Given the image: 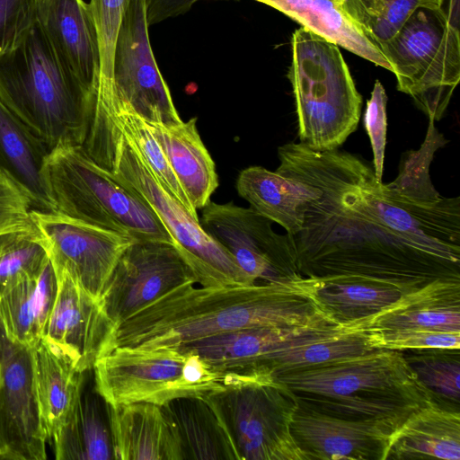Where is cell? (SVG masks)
Instances as JSON below:
<instances>
[{"label": "cell", "mask_w": 460, "mask_h": 460, "mask_svg": "<svg viewBox=\"0 0 460 460\" xmlns=\"http://www.w3.org/2000/svg\"><path fill=\"white\" fill-rule=\"evenodd\" d=\"M276 172L317 189L293 237L308 276L402 283L459 276L460 198L418 201L376 179L372 163L339 148L290 142Z\"/></svg>", "instance_id": "6da1fadb"}, {"label": "cell", "mask_w": 460, "mask_h": 460, "mask_svg": "<svg viewBox=\"0 0 460 460\" xmlns=\"http://www.w3.org/2000/svg\"><path fill=\"white\" fill-rule=\"evenodd\" d=\"M194 285L172 289L118 323L108 352L118 347L172 349L249 328L333 324L317 303L314 276L295 273L271 282L217 288Z\"/></svg>", "instance_id": "7a4b0ae2"}, {"label": "cell", "mask_w": 460, "mask_h": 460, "mask_svg": "<svg viewBox=\"0 0 460 460\" xmlns=\"http://www.w3.org/2000/svg\"><path fill=\"white\" fill-rule=\"evenodd\" d=\"M0 101L50 152L83 146L95 93L59 61L38 22L0 56Z\"/></svg>", "instance_id": "3957f363"}, {"label": "cell", "mask_w": 460, "mask_h": 460, "mask_svg": "<svg viewBox=\"0 0 460 460\" xmlns=\"http://www.w3.org/2000/svg\"><path fill=\"white\" fill-rule=\"evenodd\" d=\"M42 178L53 212L133 240L173 243L146 203L97 165L82 146L52 149L45 157Z\"/></svg>", "instance_id": "277c9868"}, {"label": "cell", "mask_w": 460, "mask_h": 460, "mask_svg": "<svg viewBox=\"0 0 460 460\" xmlns=\"http://www.w3.org/2000/svg\"><path fill=\"white\" fill-rule=\"evenodd\" d=\"M291 47L288 78L300 143L316 151L337 149L358 128L362 96L339 46L301 27Z\"/></svg>", "instance_id": "5b68a950"}, {"label": "cell", "mask_w": 460, "mask_h": 460, "mask_svg": "<svg viewBox=\"0 0 460 460\" xmlns=\"http://www.w3.org/2000/svg\"><path fill=\"white\" fill-rule=\"evenodd\" d=\"M92 159L136 192L156 214L200 287L217 288L256 283L203 229L199 219L164 190L115 124L97 146Z\"/></svg>", "instance_id": "8992f818"}, {"label": "cell", "mask_w": 460, "mask_h": 460, "mask_svg": "<svg viewBox=\"0 0 460 460\" xmlns=\"http://www.w3.org/2000/svg\"><path fill=\"white\" fill-rule=\"evenodd\" d=\"M378 49L397 90L410 95L429 119L440 120L460 80L459 30L448 12L417 9Z\"/></svg>", "instance_id": "52a82bcc"}, {"label": "cell", "mask_w": 460, "mask_h": 460, "mask_svg": "<svg viewBox=\"0 0 460 460\" xmlns=\"http://www.w3.org/2000/svg\"><path fill=\"white\" fill-rule=\"evenodd\" d=\"M92 370L96 391L111 406L164 405L181 397L203 398L225 385L197 354L171 348L118 347L98 358Z\"/></svg>", "instance_id": "ba28073f"}, {"label": "cell", "mask_w": 460, "mask_h": 460, "mask_svg": "<svg viewBox=\"0 0 460 460\" xmlns=\"http://www.w3.org/2000/svg\"><path fill=\"white\" fill-rule=\"evenodd\" d=\"M202 399L214 411L234 460H308L291 431L299 401L282 384L225 385Z\"/></svg>", "instance_id": "9c48e42d"}, {"label": "cell", "mask_w": 460, "mask_h": 460, "mask_svg": "<svg viewBox=\"0 0 460 460\" xmlns=\"http://www.w3.org/2000/svg\"><path fill=\"white\" fill-rule=\"evenodd\" d=\"M146 0H128L116 41L114 95L95 105L130 111L150 123L181 120L156 64L148 34Z\"/></svg>", "instance_id": "30bf717a"}, {"label": "cell", "mask_w": 460, "mask_h": 460, "mask_svg": "<svg viewBox=\"0 0 460 460\" xmlns=\"http://www.w3.org/2000/svg\"><path fill=\"white\" fill-rule=\"evenodd\" d=\"M201 209L203 229L254 282H271L299 273L293 237L275 232L272 222L252 208L210 200Z\"/></svg>", "instance_id": "8fae6325"}, {"label": "cell", "mask_w": 460, "mask_h": 460, "mask_svg": "<svg viewBox=\"0 0 460 460\" xmlns=\"http://www.w3.org/2000/svg\"><path fill=\"white\" fill-rule=\"evenodd\" d=\"M31 217L55 272L67 275L100 301L119 257L134 240L53 211L32 209Z\"/></svg>", "instance_id": "7c38bea8"}, {"label": "cell", "mask_w": 460, "mask_h": 460, "mask_svg": "<svg viewBox=\"0 0 460 460\" xmlns=\"http://www.w3.org/2000/svg\"><path fill=\"white\" fill-rule=\"evenodd\" d=\"M196 278L173 243L134 240L122 252L100 302L116 324Z\"/></svg>", "instance_id": "4fadbf2b"}, {"label": "cell", "mask_w": 460, "mask_h": 460, "mask_svg": "<svg viewBox=\"0 0 460 460\" xmlns=\"http://www.w3.org/2000/svg\"><path fill=\"white\" fill-rule=\"evenodd\" d=\"M0 460H44L48 434L38 399L33 347L0 326Z\"/></svg>", "instance_id": "5bb4252c"}, {"label": "cell", "mask_w": 460, "mask_h": 460, "mask_svg": "<svg viewBox=\"0 0 460 460\" xmlns=\"http://www.w3.org/2000/svg\"><path fill=\"white\" fill-rule=\"evenodd\" d=\"M277 382L308 399H345L420 385L398 350L367 354L274 375Z\"/></svg>", "instance_id": "9a60e30c"}, {"label": "cell", "mask_w": 460, "mask_h": 460, "mask_svg": "<svg viewBox=\"0 0 460 460\" xmlns=\"http://www.w3.org/2000/svg\"><path fill=\"white\" fill-rule=\"evenodd\" d=\"M58 289L42 339L84 373L109 351L116 324L101 302L67 275L56 273Z\"/></svg>", "instance_id": "2e32d148"}, {"label": "cell", "mask_w": 460, "mask_h": 460, "mask_svg": "<svg viewBox=\"0 0 460 460\" xmlns=\"http://www.w3.org/2000/svg\"><path fill=\"white\" fill-rule=\"evenodd\" d=\"M375 418H347L298 407L292 434L308 460H385L392 432L400 425Z\"/></svg>", "instance_id": "e0dca14e"}, {"label": "cell", "mask_w": 460, "mask_h": 460, "mask_svg": "<svg viewBox=\"0 0 460 460\" xmlns=\"http://www.w3.org/2000/svg\"><path fill=\"white\" fill-rule=\"evenodd\" d=\"M333 326L329 323L295 327H257L224 332L176 349L202 358L225 385L256 382L252 373L261 358L303 336ZM172 349V348H171Z\"/></svg>", "instance_id": "ac0fdd59"}, {"label": "cell", "mask_w": 460, "mask_h": 460, "mask_svg": "<svg viewBox=\"0 0 460 460\" xmlns=\"http://www.w3.org/2000/svg\"><path fill=\"white\" fill-rule=\"evenodd\" d=\"M37 22L59 61L96 93L100 53L90 4L84 0H40Z\"/></svg>", "instance_id": "d6986e66"}, {"label": "cell", "mask_w": 460, "mask_h": 460, "mask_svg": "<svg viewBox=\"0 0 460 460\" xmlns=\"http://www.w3.org/2000/svg\"><path fill=\"white\" fill-rule=\"evenodd\" d=\"M341 328L361 332L402 329L460 332L459 277L434 279L378 313Z\"/></svg>", "instance_id": "ffe728a7"}, {"label": "cell", "mask_w": 460, "mask_h": 460, "mask_svg": "<svg viewBox=\"0 0 460 460\" xmlns=\"http://www.w3.org/2000/svg\"><path fill=\"white\" fill-rule=\"evenodd\" d=\"M114 459L181 460L172 427L161 405L108 404Z\"/></svg>", "instance_id": "44dd1931"}, {"label": "cell", "mask_w": 460, "mask_h": 460, "mask_svg": "<svg viewBox=\"0 0 460 460\" xmlns=\"http://www.w3.org/2000/svg\"><path fill=\"white\" fill-rule=\"evenodd\" d=\"M460 459V414L427 400L392 432L385 460Z\"/></svg>", "instance_id": "7402d4cb"}, {"label": "cell", "mask_w": 460, "mask_h": 460, "mask_svg": "<svg viewBox=\"0 0 460 460\" xmlns=\"http://www.w3.org/2000/svg\"><path fill=\"white\" fill-rule=\"evenodd\" d=\"M148 123L191 206L197 211L201 209L219 183L215 163L199 136L197 119L172 124Z\"/></svg>", "instance_id": "603a6c76"}, {"label": "cell", "mask_w": 460, "mask_h": 460, "mask_svg": "<svg viewBox=\"0 0 460 460\" xmlns=\"http://www.w3.org/2000/svg\"><path fill=\"white\" fill-rule=\"evenodd\" d=\"M236 190L250 208L291 236L301 230L306 205L318 194L312 185L258 165L240 172Z\"/></svg>", "instance_id": "cb8c5ba5"}, {"label": "cell", "mask_w": 460, "mask_h": 460, "mask_svg": "<svg viewBox=\"0 0 460 460\" xmlns=\"http://www.w3.org/2000/svg\"><path fill=\"white\" fill-rule=\"evenodd\" d=\"M314 277L317 303L327 318L339 327L378 313L411 289L405 288L407 284L402 282L368 277Z\"/></svg>", "instance_id": "d4e9b609"}, {"label": "cell", "mask_w": 460, "mask_h": 460, "mask_svg": "<svg viewBox=\"0 0 460 460\" xmlns=\"http://www.w3.org/2000/svg\"><path fill=\"white\" fill-rule=\"evenodd\" d=\"M376 350L366 332L333 326L294 340L265 355L257 363L254 381H269L274 375L289 369L309 367Z\"/></svg>", "instance_id": "484cf974"}, {"label": "cell", "mask_w": 460, "mask_h": 460, "mask_svg": "<svg viewBox=\"0 0 460 460\" xmlns=\"http://www.w3.org/2000/svg\"><path fill=\"white\" fill-rule=\"evenodd\" d=\"M58 289L49 259L41 272L26 279L0 297V326L17 344L34 347L42 338Z\"/></svg>", "instance_id": "4316f807"}, {"label": "cell", "mask_w": 460, "mask_h": 460, "mask_svg": "<svg viewBox=\"0 0 460 460\" xmlns=\"http://www.w3.org/2000/svg\"><path fill=\"white\" fill-rule=\"evenodd\" d=\"M51 439L58 460L114 459L108 403L94 385L85 390L84 377L68 419Z\"/></svg>", "instance_id": "83f0119b"}, {"label": "cell", "mask_w": 460, "mask_h": 460, "mask_svg": "<svg viewBox=\"0 0 460 460\" xmlns=\"http://www.w3.org/2000/svg\"><path fill=\"white\" fill-rule=\"evenodd\" d=\"M49 153L43 143L0 101V169L29 195L34 209L53 211L42 167Z\"/></svg>", "instance_id": "f1b7e54d"}, {"label": "cell", "mask_w": 460, "mask_h": 460, "mask_svg": "<svg viewBox=\"0 0 460 460\" xmlns=\"http://www.w3.org/2000/svg\"><path fill=\"white\" fill-rule=\"evenodd\" d=\"M272 7L314 34L391 71L382 54L335 0H254Z\"/></svg>", "instance_id": "f546056e"}, {"label": "cell", "mask_w": 460, "mask_h": 460, "mask_svg": "<svg viewBox=\"0 0 460 460\" xmlns=\"http://www.w3.org/2000/svg\"><path fill=\"white\" fill-rule=\"evenodd\" d=\"M36 388L49 438L64 426L81 391L84 373L42 338L33 347Z\"/></svg>", "instance_id": "4dcf8cb0"}, {"label": "cell", "mask_w": 460, "mask_h": 460, "mask_svg": "<svg viewBox=\"0 0 460 460\" xmlns=\"http://www.w3.org/2000/svg\"><path fill=\"white\" fill-rule=\"evenodd\" d=\"M177 438L181 460H234L210 406L199 397H181L161 405Z\"/></svg>", "instance_id": "1f68e13d"}, {"label": "cell", "mask_w": 460, "mask_h": 460, "mask_svg": "<svg viewBox=\"0 0 460 460\" xmlns=\"http://www.w3.org/2000/svg\"><path fill=\"white\" fill-rule=\"evenodd\" d=\"M106 122L116 125L164 190L181 202L194 218L199 219L198 211L193 208L178 181L149 123L139 115L125 109L111 105L95 106L90 127Z\"/></svg>", "instance_id": "d6a6232c"}, {"label": "cell", "mask_w": 460, "mask_h": 460, "mask_svg": "<svg viewBox=\"0 0 460 460\" xmlns=\"http://www.w3.org/2000/svg\"><path fill=\"white\" fill-rule=\"evenodd\" d=\"M335 2L366 37L378 48L390 40L417 9L443 7L445 0H335Z\"/></svg>", "instance_id": "836d02e7"}, {"label": "cell", "mask_w": 460, "mask_h": 460, "mask_svg": "<svg viewBox=\"0 0 460 460\" xmlns=\"http://www.w3.org/2000/svg\"><path fill=\"white\" fill-rule=\"evenodd\" d=\"M429 119L425 139L417 150H409L402 155L397 177L388 184L396 191L413 200L435 201L442 195L435 189L429 167L437 150L448 140Z\"/></svg>", "instance_id": "e575fe53"}, {"label": "cell", "mask_w": 460, "mask_h": 460, "mask_svg": "<svg viewBox=\"0 0 460 460\" xmlns=\"http://www.w3.org/2000/svg\"><path fill=\"white\" fill-rule=\"evenodd\" d=\"M49 261L37 232L0 235V297L19 283L37 277Z\"/></svg>", "instance_id": "d590c367"}, {"label": "cell", "mask_w": 460, "mask_h": 460, "mask_svg": "<svg viewBox=\"0 0 460 460\" xmlns=\"http://www.w3.org/2000/svg\"><path fill=\"white\" fill-rule=\"evenodd\" d=\"M128 0H90L97 31L100 74L96 97L114 93L113 62L116 41Z\"/></svg>", "instance_id": "8d00e7d4"}, {"label": "cell", "mask_w": 460, "mask_h": 460, "mask_svg": "<svg viewBox=\"0 0 460 460\" xmlns=\"http://www.w3.org/2000/svg\"><path fill=\"white\" fill-rule=\"evenodd\" d=\"M418 383L426 390L453 402L460 397L458 358L447 355H420L405 358Z\"/></svg>", "instance_id": "74e56055"}, {"label": "cell", "mask_w": 460, "mask_h": 460, "mask_svg": "<svg viewBox=\"0 0 460 460\" xmlns=\"http://www.w3.org/2000/svg\"><path fill=\"white\" fill-rule=\"evenodd\" d=\"M376 349H449L459 350L460 332L402 329L367 333Z\"/></svg>", "instance_id": "f35d334b"}, {"label": "cell", "mask_w": 460, "mask_h": 460, "mask_svg": "<svg viewBox=\"0 0 460 460\" xmlns=\"http://www.w3.org/2000/svg\"><path fill=\"white\" fill-rule=\"evenodd\" d=\"M32 202L26 191L0 169V235L34 230Z\"/></svg>", "instance_id": "ab89813d"}, {"label": "cell", "mask_w": 460, "mask_h": 460, "mask_svg": "<svg viewBox=\"0 0 460 460\" xmlns=\"http://www.w3.org/2000/svg\"><path fill=\"white\" fill-rule=\"evenodd\" d=\"M40 0H0V56L15 48L37 22Z\"/></svg>", "instance_id": "60d3db41"}, {"label": "cell", "mask_w": 460, "mask_h": 460, "mask_svg": "<svg viewBox=\"0 0 460 460\" xmlns=\"http://www.w3.org/2000/svg\"><path fill=\"white\" fill-rule=\"evenodd\" d=\"M387 101L388 97L383 84L379 80H376L371 96L367 102L363 124L371 144L374 172L379 181H382L384 171L387 130Z\"/></svg>", "instance_id": "b9f144b4"}, {"label": "cell", "mask_w": 460, "mask_h": 460, "mask_svg": "<svg viewBox=\"0 0 460 460\" xmlns=\"http://www.w3.org/2000/svg\"><path fill=\"white\" fill-rule=\"evenodd\" d=\"M198 1L200 0H146L148 26L186 13Z\"/></svg>", "instance_id": "7bdbcfd3"}, {"label": "cell", "mask_w": 460, "mask_h": 460, "mask_svg": "<svg viewBox=\"0 0 460 460\" xmlns=\"http://www.w3.org/2000/svg\"><path fill=\"white\" fill-rule=\"evenodd\" d=\"M0 376H1V352H0Z\"/></svg>", "instance_id": "ee69618b"}]
</instances>
